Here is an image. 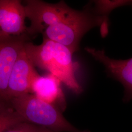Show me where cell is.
<instances>
[{
  "mask_svg": "<svg viewBox=\"0 0 132 132\" xmlns=\"http://www.w3.org/2000/svg\"><path fill=\"white\" fill-rule=\"evenodd\" d=\"M24 47L35 67L47 71L76 94L82 92L76 77L78 64L73 61V52L69 47L46 38L40 45L26 42Z\"/></svg>",
  "mask_w": 132,
  "mask_h": 132,
  "instance_id": "cell-1",
  "label": "cell"
},
{
  "mask_svg": "<svg viewBox=\"0 0 132 132\" xmlns=\"http://www.w3.org/2000/svg\"><path fill=\"white\" fill-rule=\"evenodd\" d=\"M10 102L13 109L26 122L54 132H88L73 126L57 107L33 94H23L10 99Z\"/></svg>",
  "mask_w": 132,
  "mask_h": 132,
  "instance_id": "cell-2",
  "label": "cell"
},
{
  "mask_svg": "<svg viewBox=\"0 0 132 132\" xmlns=\"http://www.w3.org/2000/svg\"><path fill=\"white\" fill-rule=\"evenodd\" d=\"M24 5L30 26L26 32L30 35L43 34L46 28L59 22L70 7L64 1L50 4L38 0H28Z\"/></svg>",
  "mask_w": 132,
  "mask_h": 132,
  "instance_id": "cell-3",
  "label": "cell"
},
{
  "mask_svg": "<svg viewBox=\"0 0 132 132\" xmlns=\"http://www.w3.org/2000/svg\"><path fill=\"white\" fill-rule=\"evenodd\" d=\"M38 73L28 58L24 47L10 74L7 93L9 101L23 94H30L32 81Z\"/></svg>",
  "mask_w": 132,
  "mask_h": 132,
  "instance_id": "cell-4",
  "label": "cell"
},
{
  "mask_svg": "<svg viewBox=\"0 0 132 132\" xmlns=\"http://www.w3.org/2000/svg\"><path fill=\"white\" fill-rule=\"evenodd\" d=\"M24 5L19 0H0V38L20 36L26 31Z\"/></svg>",
  "mask_w": 132,
  "mask_h": 132,
  "instance_id": "cell-5",
  "label": "cell"
},
{
  "mask_svg": "<svg viewBox=\"0 0 132 132\" xmlns=\"http://www.w3.org/2000/svg\"><path fill=\"white\" fill-rule=\"evenodd\" d=\"M26 42L21 36L0 38V100L9 101L7 93L10 74Z\"/></svg>",
  "mask_w": 132,
  "mask_h": 132,
  "instance_id": "cell-6",
  "label": "cell"
},
{
  "mask_svg": "<svg viewBox=\"0 0 132 132\" xmlns=\"http://www.w3.org/2000/svg\"><path fill=\"white\" fill-rule=\"evenodd\" d=\"M61 84V82L52 75L40 76L38 73L32 81L30 94L64 110L66 108V99Z\"/></svg>",
  "mask_w": 132,
  "mask_h": 132,
  "instance_id": "cell-7",
  "label": "cell"
},
{
  "mask_svg": "<svg viewBox=\"0 0 132 132\" xmlns=\"http://www.w3.org/2000/svg\"><path fill=\"white\" fill-rule=\"evenodd\" d=\"M117 79L124 88V100L126 102L132 99V58L120 60L116 67Z\"/></svg>",
  "mask_w": 132,
  "mask_h": 132,
  "instance_id": "cell-8",
  "label": "cell"
},
{
  "mask_svg": "<svg viewBox=\"0 0 132 132\" xmlns=\"http://www.w3.org/2000/svg\"><path fill=\"white\" fill-rule=\"evenodd\" d=\"M26 122L9 101L0 100V132H5L20 123Z\"/></svg>",
  "mask_w": 132,
  "mask_h": 132,
  "instance_id": "cell-9",
  "label": "cell"
},
{
  "mask_svg": "<svg viewBox=\"0 0 132 132\" xmlns=\"http://www.w3.org/2000/svg\"><path fill=\"white\" fill-rule=\"evenodd\" d=\"M47 130L48 129L28 122H24L5 132H44Z\"/></svg>",
  "mask_w": 132,
  "mask_h": 132,
  "instance_id": "cell-10",
  "label": "cell"
},
{
  "mask_svg": "<svg viewBox=\"0 0 132 132\" xmlns=\"http://www.w3.org/2000/svg\"><path fill=\"white\" fill-rule=\"evenodd\" d=\"M44 132H53V131H51V130H46Z\"/></svg>",
  "mask_w": 132,
  "mask_h": 132,
  "instance_id": "cell-11",
  "label": "cell"
}]
</instances>
